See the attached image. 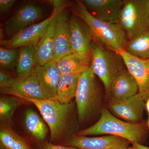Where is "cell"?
Returning <instances> with one entry per match:
<instances>
[{
  "label": "cell",
  "instance_id": "8",
  "mask_svg": "<svg viewBox=\"0 0 149 149\" xmlns=\"http://www.w3.org/2000/svg\"><path fill=\"white\" fill-rule=\"evenodd\" d=\"M44 13L43 8L35 4H27L19 8L4 25V30L8 39L35 24Z\"/></svg>",
  "mask_w": 149,
  "mask_h": 149
},
{
  "label": "cell",
  "instance_id": "31",
  "mask_svg": "<svg viewBox=\"0 0 149 149\" xmlns=\"http://www.w3.org/2000/svg\"><path fill=\"white\" fill-rule=\"evenodd\" d=\"M146 109L149 115V97L146 102Z\"/></svg>",
  "mask_w": 149,
  "mask_h": 149
},
{
  "label": "cell",
  "instance_id": "19",
  "mask_svg": "<svg viewBox=\"0 0 149 149\" xmlns=\"http://www.w3.org/2000/svg\"><path fill=\"white\" fill-rule=\"evenodd\" d=\"M81 74L61 75L57 88L56 100L62 103L71 102L76 95Z\"/></svg>",
  "mask_w": 149,
  "mask_h": 149
},
{
  "label": "cell",
  "instance_id": "4",
  "mask_svg": "<svg viewBox=\"0 0 149 149\" xmlns=\"http://www.w3.org/2000/svg\"><path fill=\"white\" fill-rule=\"evenodd\" d=\"M91 69L103 83L108 94L111 83L117 73L125 67L120 55L94 41L92 50Z\"/></svg>",
  "mask_w": 149,
  "mask_h": 149
},
{
  "label": "cell",
  "instance_id": "28",
  "mask_svg": "<svg viewBox=\"0 0 149 149\" xmlns=\"http://www.w3.org/2000/svg\"><path fill=\"white\" fill-rule=\"evenodd\" d=\"M16 1L15 0H1L0 1V12L1 14L7 13L13 6Z\"/></svg>",
  "mask_w": 149,
  "mask_h": 149
},
{
  "label": "cell",
  "instance_id": "33",
  "mask_svg": "<svg viewBox=\"0 0 149 149\" xmlns=\"http://www.w3.org/2000/svg\"><path fill=\"white\" fill-rule=\"evenodd\" d=\"M126 149H138V148H137V147H136V146L134 145V144H133V146H129Z\"/></svg>",
  "mask_w": 149,
  "mask_h": 149
},
{
  "label": "cell",
  "instance_id": "1",
  "mask_svg": "<svg viewBox=\"0 0 149 149\" xmlns=\"http://www.w3.org/2000/svg\"><path fill=\"white\" fill-rule=\"evenodd\" d=\"M146 131V127L143 123H133L123 121L103 108L101 111L98 121L91 127L80 131L77 136L110 135L123 138L132 144H142Z\"/></svg>",
  "mask_w": 149,
  "mask_h": 149
},
{
  "label": "cell",
  "instance_id": "32",
  "mask_svg": "<svg viewBox=\"0 0 149 149\" xmlns=\"http://www.w3.org/2000/svg\"><path fill=\"white\" fill-rule=\"evenodd\" d=\"M3 29L1 28V31H0V38H1V42L3 40Z\"/></svg>",
  "mask_w": 149,
  "mask_h": 149
},
{
  "label": "cell",
  "instance_id": "6",
  "mask_svg": "<svg viewBox=\"0 0 149 149\" xmlns=\"http://www.w3.org/2000/svg\"><path fill=\"white\" fill-rule=\"evenodd\" d=\"M95 76L91 66L80 74L75 97L80 122L87 120L98 106L100 95Z\"/></svg>",
  "mask_w": 149,
  "mask_h": 149
},
{
  "label": "cell",
  "instance_id": "10",
  "mask_svg": "<svg viewBox=\"0 0 149 149\" xmlns=\"http://www.w3.org/2000/svg\"><path fill=\"white\" fill-rule=\"evenodd\" d=\"M130 143L123 138L110 135L97 137L76 135L70 138L66 144L78 149H126Z\"/></svg>",
  "mask_w": 149,
  "mask_h": 149
},
{
  "label": "cell",
  "instance_id": "30",
  "mask_svg": "<svg viewBox=\"0 0 149 149\" xmlns=\"http://www.w3.org/2000/svg\"><path fill=\"white\" fill-rule=\"evenodd\" d=\"M133 144H134L137 147L138 149H149V147L145 146L142 144L139 143H134Z\"/></svg>",
  "mask_w": 149,
  "mask_h": 149
},
{
  "label": "cell",
  "instance_id": "29",
  "mask_svg": "<svg viewBox=\"0 0 149 149\" xmlns=\"http://www.w3.org/2000/svg\"><path fill=\"white\" fill-rule=\"evenodd\" d=\"M42 149H78L74 147L64 146L56 145L52 143H47L42 145Z\"/></svg>",
  "mask_w": 149,
  "mask_h": 149
},
{
  "label": "cell",
  "instance_id": "26",
  "mask_svg": "<svg viewBox=\"0 0 149 149\" xmlns=\"http://www.w3.org/2000/svg\"><path fill=\"white\" fill-rule=\"evenodd\" d=\"M19 48H0L1 69L12 70L16 68L18 59Z\"/></svg>",
  "mask_w": 149,
  "mask_h": 149
},
{
  "label": "cell",
  "instance_id": "7",
  "mask_svg": "<svg viewBox=\"0 0 149 149\" xmlns=\"http://www.w3.org/2000/svg\"><path fill=\"white\" fill-rule=\"evenodd\" d=\"M70 40L73 52L91 61L92 48L94 42L90 27L77 15L69 19Z\"/></svg>",
  "mask_w": 149,
  "mask_h": 149
},
{
  "label": "cell",
  "instance_id": "2",
  "mask_svg": "<svg viewBox=\"0 0 149 149\" xmlns=\"http://www.w3.org/2000/svg\"><path fill=\"white\" fill-rule=\"evenodd\" d=\"M74 6L77 15L90 27L95 42L115 52L125 49L128 39L120 24L96 18L86 9L81 1L76 2Z\"/></svg>",
  "mask_w": 149,
  "mask_h": 149
},
{
  "label": "cell",
  "instance_id": "11",
  "mask_svg": "<svg viewBox=\"0 0 149 149\" xmlns=\"http://www.w3.org/2000/svg\"><path fill=\"white\" fill-rule=\"evenodd\" d=\"M110 109L113 114L126 122L140 123L143 118L146 102L139 93L135 95L121 101L111 100Z\"/></svg>",
  "mask_w": 149,
  "mask_h": 149
},
{
  "label": "cell",
  "instance_id": "14",
  "mask_svg": "<svg viewBox=\"0 0 149 149\" xmlns=\"http://www.w3.org/2000/svg\"><path fill=\"white\" fill-rule=\"evenodd\" d=\"M54 3L52 17L36 47L35 56L37 65L53 60L56 24L60 11L63 8L62 4L59 1H54Z\"/></svg>",
  "mask_w": 149,
  "mask_h": 149
},
{
  "label": "cell",
  "instance_id": "3",
  "mask_svg": "<svg viewBox=\"0 0 149 149\" xmlns=\"http://www.w3.org/2000/svg\"><path fill=\"white\" fill-rule=\"evenodd\" d=\"M40 111L50 130L51 140L58 141L66 136L70 126L72 108V102L64 104L56 100L26 99Z\"/></svg>",
  "mask_w": 149,
  "mask_h": 149
},
{
  "label": "cell",
  "instance_id": "12",
  "mask_svg": "<svg viewBox=\"0 0 149 149\" xmlns=\"http://www.w3.org/2000/svg\"><path fill=\"white\" fill-rule=\"evenodd\" d=\"M1 93L12 95L24 100L26 99L43 100L47 99L41 88L35 71L22 78L15 77L10 88L1 90Z\"/></svg>",
  "mask_w": 149,
  "mask_h": 149
},
{
  "label": "cell",
  "instance_id": "17",
  "mask_svg": "<svg viewBox=\"0 0 149 149\" xmlns=\"http://www.w3.org/2000/svg\"><path fill=\"white\" fill-rule=\"evenodd\" d=\"M139 93V86L135 78L126 67L112 80L108 94L111 100L121 101L131 97Z\"/></svg>",
  "mask_w": 149,
  "mask_h": 149
},
{
  "label": "cell",
  "instance_id": "34",
  "mask_svg": "<svg viewBox=\"0 0 149 149\" xmlns=\"http://www.w3.org/2000/svg\"><path fill=\"white\" fill-rule=\"evenodd\" d=\"M146 1L147 5H148V6L149 8V0H146Z\"/></svg>",
  "mask_w": 149,
  "mask_h": 149
},
{
  "label": "cell",
  "instance_id": "27",
  "mask_svg": "<svg viewBox=\"0 0 149 149\" xmlns=\"http://www.w3.org/2000/svg\"><path fill=\"white\" fill-rule=\"evenodd\" d=\"M15 78H14L6 70H0V88L1 90L10 88L13 84Z\"/></svg>",
  "mask_w": 149,
  "mask_h": 149
},
{
  "label": "cell",
  "instance_id": "15",
  "mask_svg": "<svg viewBox=\"0 0 149 149\" xmlns=\"http://www.w3.org/2000/svg\"><path fill=\"white\" fill-rule=\"evenodd\" d=\"M72 53L74 52L70 42L69 19L62 8L56 24L53 60L57 63L63 57Z\"/></svg>",
  "mask_w": 149,
  "mask_h": 149
},
{
  "label": "cell",
  "instance_id": "25",
  "mask_svg": "<svg viewBox=\"0 0 149 149\" xmlns=\"http://www.w3.org/2000/svg\"><path fill=\"white\" fill-rule=\"evenodd\" d=\"M22 100L15 97L3 96L0 99V119L1 121L11 124L13 116L21 104Z\"/></svg>",
  "mask_w": 149,
  "mask_h": 149
},
{
  "label": "cell",
  "instance_id": "24",
  "mask_svg": "<svg viewBox=\"0 0 149 149\" xmlns=\"http://www.w3.org/2000/svg\"><path fill=\"white\" fill-rule=\"evenodd\" d=\"M1 146L5 149H32L17 133L7 127L0 130Z\"/></svg>",
  "mask_w": 149,
  "mask_h": 149
},
{
  "label": "cell",
  "instance_id": "9",
  "mask_svg": "<svg viewBox=\"0 0 149 149\" xmlns=\"http://www.w3.org/2000/svg\"><path fill=\"white\" fill-rule=\"evenodd\" d=\"M116 52L122 57L126 68L137 81L139 95L146 101L149 97V58H138L124 49Z\"/></svg>",
  "mask_w": 149,
  "mask_h": 149
},
{
  "label": "cell",
  "instance_id": "35",
  "mask_svg": "<svg viewBox=\"0 0 149 149\" xmlns=\"http://www.w3.org/2000/svg\"><path fill=\"white\" fill-rule=\"evenodd\" d=\"M148 127L149 128V115L148 120Z\"/></svg>",
  "mask_w": 149,
  "mask_h": 149
},
{
  "label": "cell",
  "instance_id": "23",
  "mask_svg": "<svg viewBox=\"0 0 149 149\" xmlns=\"http://www.w3.org/2000/svg\"><path fill=\"white\" fill-rule=\"evenodd\" d=\"M124 50L129 54L138 58H149V30L128 40Z\"/></svg>",
  "mask_w": 149,
  "mask_h": 149
},
{
  "label": "cell",
  "instance_id": "36",
  "mask_svg": "<svg viewBox=\"0 0 149 149\" xmlns=\"http://www.w3.org/2000/svg\"><path fill=\"white\" fill-rule=\"evenodd\" d=\"M1 149H5L4 148H3V147L2 146H1Z\"/></svg>",
  "mask_w": 149,
  "mask_h": 149
},
{
  "label": "cell",
  "instance_id": "5",
  "mask_svg": "<svg viewBox=\"0 0 149 149\" xmlns=\"http://www.w3.org/2000/svg\"><path fill=\"white\" fill-rule=\"evenodd\" d=\"M118 23L128 40L149 30V8L146 0L124 1Z\"/></svg>",
  "mask_w": 149,
  "mask_h": 149
},
{
  "label": "cell",
  "instance_id": "13",
  "mask_svg": "<svg viewBox=\"0 0 149 149\" xmlns=\"http://www.w3.org/2000/svg\"><path fill=\"white\" fill-rule=\"evenodd\" d=\"M52 15L40 23H35L21 30L13 37L1 42L2 47L19 48L24 46H33L35 48L47 28Z\"/></svg>",
  "mask_w": 149,
  "mask_h": 149
},
{
  "label": "cell",
  "instance_id": "22",
  "mask_svg": "<svg viewBox=\"0 0 149 149\" xmlns=\"http://www.w3.org/2000/svg\"><path fill=\"white\" fill-rule=\"evenodd\" d=\"M24 122L26 130L36 140L43 141L46 139L47 127L40 116L34 110L29 109L26 110Z\"/></svg>",
  "mask_w": 149,
  "mask_h": 149
},
{
  "label": "cell",
  "instance_id": "21",
  "mask_svg": "<svg viewBox=\"0 0 149 149\" xmlns=\"http://www.w3.org/2000/svg\"><path fill=\"white\" fill-rule=\"evenodd\" d=\"M91 61L75 53L63 57L57 65L61 75L81 74L91 65Z\"/></svg>",
  "mask_w": 149,
  "mask_h": 149
},
{
  "label": "cell",
  "instance_id": "18",
  "mask_svg": "<svg viewBox=\"0 0 149 149\" xmlns=\"http://www.w3.org/2000/svg\"><path fill=\"white\" fill-rule=\"evenodd\" d=\"M35 72L47 98L55 100L57 88L61 74L54 60L37 65Z\"/></svg>",
  "mask_w": 149,
  "mask_h": 149
},
{
  "label": "cell",
  "instance_id": "20",
  "mask_svg": "<svg viewBox=\"0 0 149 149\" xmlns=\"http://www.w3.org/2000/svg\"><path fill=\"white\" fill-rule=\"evenodd\" d=\"M36 48L33 46H24L19 48V54L16 66L17 78H24L35 71L37 64Z\"/></svg>",
  "mask_w": 149,
  "mask_h": 149
},
{
  "label": "cell",
  "instance_id": "16",
  "mask_svg": "<svg viewBox=\"0 0 149 149\" xmlns=\"http://www.w3.org/2000/svg\"><path fill=\"white\" fill-rule=\"evenodd\" d=\"M85 8L96 18L118 23V18L123 6L122 0H83Z\"/></svg>",
  "mask_w": 149,
  "mask_h": 149
}]
</instances>
